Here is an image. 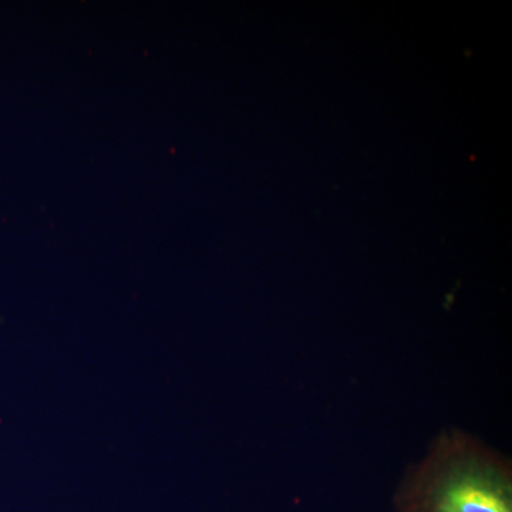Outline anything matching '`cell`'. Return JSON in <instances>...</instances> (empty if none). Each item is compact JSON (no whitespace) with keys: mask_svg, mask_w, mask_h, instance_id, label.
I'll list each match as a JSON object with an SVG mask.
<instances>
[{"mask_svg":"<svg viewBox=\"0 0 512 512\" xmlns=\"http://www.w3.org/2000/svg\"><path fill=\"white\" fill-rule=\"evenodd\" d=\"M393 512H512V460L473 431L448 426L404 468Z\"/></svg>","mask_w":512,"mask_h":512,"instance_id":"cell-1","label":"cell"}]
</instances>
